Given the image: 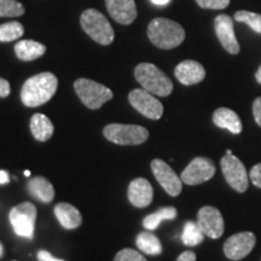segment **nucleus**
I'll use <instances>...</instances> for the list:
<instances>
[{"mask_svg":"<svg viewBox=\"0 0 261 261\" xmlns=\"http://www.w3.org/2000/svg\"><path fill=\"white\" fill-rule=\"evenodd\" d=\"M55 215L60 224L67 230H73V228L79 227L83 223L80 212L77 208L69 203H58L55 207Z\"/></svg>","mask_w":261,"mask_h":261,"instance_id":"6ab92c4d","label":"nucleus"},{"mask_svg":"<svg viewBox=\"0 0 261 261\" xmlns=\"http://www.w3.org/2000/svg\"><path fill=\"white\" fill-rule=\"evenodd\" d=\"M215 174L214 163L207 158H196L181 173L180 179L188 185H197L210 180Z\"/></svg>","mask_w":261,"mask_h":261,"instance_id":"9d476101","label":"nucleus"},{"mask_svg":"<svg viewBox=\"0 0 261 261\" xmlns=\"http://www.w3.org/2000/svg\"><path fill=\"white\" fill-rule=\"evenodd\" d=\"M152 3H154L155 5H159V6H163V5H167L171 0H151Z\"/></svg>","mask_w":261,"mask_h":261,"instance_id":"e433bc0d","label":"nucleus"},{"mask_svg":"<svg viewBox=\"0 0 261 261\" xmlns=\"http://www.w3.org/2000/svg\"><path fill=\"white\" fill-rule=\"evenodd\" d=\"M109 15L117 23L130 24L137 17V6L135 0H106Z\"/></svg>","mask_w":261,"mask_h":261,"instance_id":"2eb2a0df","label":"nucleus"},{"mask_svg":"<svg viewBox=\"0 0 261 261\" xmlns=\"http://www.w3.org/2000/svg\"><path fill=\"white\" fill-rule=\"evenodd\" d=\"M11 92V87L8 80L0 77V98H6Z\"/></svg>","mask_w":261,"mask_h":261,"instance_id":"473e14b6","label":"nucleus"},{"mask_svg":"<svg viewBox=\"0 0 261 261\" xmlns=\"http://www.w3.org/2000/svg\"><path fill=\"white\" fill-rule=\"evenodd\" d=\"M9 220L17 236L32 240L37 221V208L31 202L19 203L10 211Z\"/></svg>","mask_w":261,"mask_h":261,"instance_id":"0eeeda50","label":"nucleus"},{"mask_svg":"<svg viewBox=\"0 0 261 261\" xmlns=\"http://www.w3.org/2000/svg\"><path fill=\"white\" fill-rule=\"evenodd\" d=\"M214 28L215 34L225 50L231 55H237L240 52V44H238L236 34H234L233 21L230 16H217L214 19Z\"/></svg>","mask_w":261,"mask_h":261,"instance_id":"4468645a","label":"nucleus"},{"mask_svg":"<svg viewBox=\"0 0 261 261\" xmlns=\"http://www.w3.org/2000/svg\"><path fill=\"white\" fill-rule=\"evenodd\" d=\"M256 243L255 234L240 232L231 236L224 244V253L230 260L237 261L246 257L253 250Z\"/></svg>","mask_w":261,"mask_h":261,"instance_id":"f8f14e48","label":"nucleus"},{"mask_svg":"<svg viewBox=\"0 0 261 261\" xmlns=\"http://www.w3.org/2000/svg\"><path fill=\"white\" fill-rule=\"evenodd\" d=\"M136 244L142 253L149 255H159L162 253V244L151 232H140L137 236Z\"/></svg>","mask_w":261,"mask_h":261,"instance_id":"5701e85b","label":"nucleus"},{"mask_svg":"<svg viewBox=\"0 0 261 261\" xmlns=\"http://www.w3.org/2000/svg\"><path fill=\"white\" fill-rule=\"evenodd\" d=\"M24 175H27V177H29V175H31V172L25 171V172H24Z\"/></svg>","mask_w":261,"mask_h":261,"instance_id":"ea45409f","label":"nucleus"},{"mask_svg":"<svg viewBox=\"0 0 261 261\" xmlns=\"http://www.w3.org/2000/svg\"><path fill=\"white\" fill-rule=\"evenodd\" d=\"M255 77H256L257 83H259V84L261 85V65H260V68H259V69H257V71H256Z\"/></svg>","mask_w":261,"mask_h":261,"instance_id":"4c0bfd02","label":"nucleus"},{"mask_svg":"<svg viewBox=\"0 0 261 261\" xmlns=\"http://www.w3.org/2000/svg\"><path fill=\"white\" fill-rule=\"evenodd\" d=\"M114 261H148L142 254L137 252L135 249H130V248H126V249L120 250L116 254Z\"/></svg>","mask_w":261,"mask_h":261,"instance_id":"c85d7f7f","label":"nucleus"},{"mask_svg":"<svg viewBox=\"0 0 261 261\" xmlns=\"http://www.w3.org/2000/svg\"><path fill=\"white\" fill-rule=\"evenodd\" d=\"M38 259L39 261H64L57 259V257H54L50 253L46 252V250H40V252L38 253Z\"/></svg>","mask_w":261,"mask_h":261,"instance_id":"72a5a7b5","label":"nucleus"},{"mask_svg":"<svg viewBox=\"0 0 261 261\" xmlns=\"http://www.w3.org/2000/svg\"><path fill=\"white\" fill-rule=\"evenodd\" d=\"M24 28L22 23L17 21L8 22V23L0 24V42H10L17 40L23 35Z\"/></svg>","mask_w":261,"mask_h":261,"instance_id":"a878e982","label":"nucleus"},{"mask_svg":"<svg viewBox=\"0 0 261 261\" xmlns=\"http://www.w3.org/2000/svg\"><path fill=\"white\" fill-rule=\"evenodd\" d=\"M221 171L226 179L227 184L233 190L238 192H244L248 189V173L242 162L238 160L233 154L225 155L221 159Z\"/></svg>","mask_w":261,"mask_h":261,"instance_id":"6e6552de","label":"nucleus"},{"mask_svg":"<svg viewBox=\"0 0 261 261\" xmlns=\"http://www.w3.org/2000/svg\"><path fill=\"white\" fill-rule=\"evenodd\" d=\"M213 122L220 128L230 130L233 135H240L243 129L240 116L228 108H218L213 114Z\"/></svg>","mask_w":261,"mask_h":261,"instance_id":"a211bd4d","label":"nucleus"},{"mask_svg":"<svg viewBox=\"0 0 261 261\" xmlns=\"http://www.w3.org/2000/svg\"><path fill=\"white\" fill-rule=\"evenodd\" d=\"M177 261H196V254L194 252L188 250V252H184L182 254H180Z\"/></svg>","mask_w":261,"mask_h":261,"instance_id":"f704fd0d","label":"nucleus"},{"mask_svg":"<svg viewBox=\"0 0 261 261\" xmlns=\"http://www.w3.org/2000/svg\"><path fill=\"white\" fill-rule=\"evenodd\" d=\"M234 19L238 22L247 23L254 32L261 33V15L246 11V10H241V11H237L234 14Z\"/></svg>","mask_w":261,"mask_h":261,"instance_id":"cd10ccee","label":"nucleus"},{"mask_svg":"<svg viewBox=\"0 0 261 261\" xmlns=\"http://www.w3.org/2000/svg\"><path fill=\"white\" fill-rule=\"evenodd\" d=\"M80 24L84 32L98 44L110 45L115 38V33L102 12L94 9H87L81 14Z\"/></svg>","mask_w":261,"mask_h":261,"instance_id":"20e7f679","label":"nucleus"},{"mask_svg":"<svg viewBox=\"0 0 261 261\" xmlns=\"http://www.w3.org/2000/svg\"><path fill=\"white\" fill-rule=\"evenodd\" d=\"M197 223L203 231L204 236L217 240L224 233V219L220 211L212 205H205L198 211Z\"/></svg>","mask_w":261,"mask_h":261,"instance_id":"9b49d317","label":"nucleus"},{"mask_svg":"<svg viewBox=\"0 0 261 261\" xmlns=\"http://www.w3.org/2000/svg\"><path fill=\"white\" fill-rule=\"evenodd\" d=\"M154 190L151 184L144 178H137L128 187V200L135 207L145 208L152 202Z\"/></svg>","mask_w":261,"mask_h":261,"instance_id":"f3484780","label":"nucleus"},{"mask_svg":"<svg viewBox=\"0 0 261 261\" xmlns=\"http://www.w3.org/2000/svg\"><path fill=\"white\" fill-rule=\"evenodd\" d=\"M103 133L109 142L119 145H139L149 138L148 129L137 125L110 123L104 127Z\"/></svg>","mask_w":261,"mask_h":261,"instance_id":"423d86ee","label":"nucleus"},{"mask_svg":"<svg viewBox=\"0 0 261 261\" xmlns=\"http://www.w3.org/2000/svg\"><path fill=\"white\" fill-rule=\"evenodd\" d=\"M196 3L202 9L223 10L227 8L230 4V0H196Z\"/></svg>","mask_w":261,"mask_h":261,"instance_id":"c756f323","label":"nucleus"},{"mask_svg":"<svg viewBox=\"0 0 261 261\" xmlns=\"http://www.w3.org/2000/svg\"><path fill=\"white\" fill-rule=\"evenodd\" d=\"M46 52V46L34 40H21L15 45V54L21 61H34Z\"/></svg>","mask_w":261,"mask_h":261,"instance_id":"412c9836","label":"nucleus"},{"mask_svg":"<svg viewBox=\"0 0 261 261\" xmlns=\"http://www.w3.org/2000/svg\"><path fill=\"white\" fill-rule=\"evenodd\" d=\"M151 171L154 173L155 178L158 179L160 185L165 189V191L168 195L178 196L181 192L182 184L181 179L175 174V172L169 167L165 161L156 159L151 162Z\"/></svg>","mask_w":261,"mask_h":261,"instance_id":"ddd939ff","label":"nucleus"},{"mask_svg":"<svg viewBox=\"0 0 261 261\" xmlns=\"http://www.w3.org/2000/svg\"><path fill=\"white\" fill-rule=\"evenodd\" d=\"M175 77L185 86H191V85H196L201 83L205 77V70L203 65L198 62L187 60L182 61L175 67L174 70Z\"/></svg>","mask_w":261,"mask_h":261,"instance_id":"dca6fc26","label":"nucleus"},{"mask_svg":"<svg viewBox=\"0 0 261 261\" xmlns=\"http://www.w3.org/2000/svg\"><path fill=\"white\" fill-rule=\"evenodd\" d=\"M253 114L254 119L257 125L261 127V97H257L253 103Z\"/></svg>","mask_w":261,"mask_h":261,"instance_id":"2f4dec72","label":"nucleus"},{"mask_svg":"<svg viewBox=\"0 0 261 261\" xmlns=\"http://www.w3.org/2000/svg\"><path fill=\"white\" fill-rule=\"evenodd\" d=\"M136 80L143 89L160 97H167L173 91L171 79L151 63H140L135 69Z\"/></svg>","mask_w":261,"mask_h":261,"instance_id":"7ed1b4c3","label":"nucleus"},{"mask_svg":"<svg viewBox=\"0 0 261 261\" xmlns=\"http://www.w3.org/2000/svg\"><path fill=\"white\" fill-rule=\"evenodd\" d=\"M32 135L39 142H46L55 132V127L50 119L44 114H34L31 119Z\"/></svg>","mask_w":261,"mask_h":261,"instance_id":"4be33fe9","label":"nucleus"},{"mask_svg":"<svg viewBox=\"0 0 261 261\" xmlns=\"http://www.w3.org/2000/svg\"><path fill=\"white\" fill-rule=\"evenodd\" d=\"M74 90L85 106L89 109H99L104 103L113 98V91L97 81L85 79H77L74 83Z\"/></svg>","mask_w":261,"mask_h":261,"instance_id":"39448f33","label":"nucleus"},{"mask_svg":"<svg viewBox=\"0 0 261 261\" xmlns=\"http://www.w3.org/2000/svg\"><path fill=\"white\" fill-rule=\"evenodd\" d=\"M128 100L137 112L151 120H159L163 115V106L159 99H156L154 94L142 89L130 91Z\"/></svg>","mask_w":261,"mask_h":261,"instance_id":"1a4fd4ad","label":"nucleus"},{"mask_svg":"<svg viewBox=\"0 0 261 261\" xmlns=\"http://www.w3.org/2000/svg\"><path fill=\"white\" fill-rule=\"evenodd\" d=\"M250 180L255 187L261 189V163H257V165L254 166L250 171Z\"/></svg>","mask_w":261,"mask_h":261,"instance_id":"7c9ffc66","label":"nucleus"},{"mask_svg":"<svg viewBox=\"0 0 261 261\" xmlns=\"http://www.w3.org/2000/svg\"><path fill=\"white\" fill-rule=\"evenodd\" d=\"M204 233L200 227L198 223L195 221H188L185 224L184 230L181 233V241L185 246L188 247H195L203 242Z\"/></svg>","mask_w":261,"mask_h":261,"instance_id":"393cba45","label":"nucleus"},{"mask_svg":"<svg viewBox=\"0 0 261 261\" xmlns=\"http://www.w3.org/2000/svg\"><path fill=\"white\" fill-rule=\"evenodd\" d=\"M58 87L56 75L45 71L25 80L21 90L22 103L28 108L40 107L55 96Z\"/></svg>","mask_w":261,"mask_h":261,"instance_id":"f257e3e1","label":"nucleus"},{"mask_svg":"<svg viewBox=\"0 0 261 261\" xmlns=\"http://www.w3.org/2000/svg\"><path fill=\"white\" fill-rule=\"evenodd\" d=\"M148 37L155 46L162 50H171L184 41L185 31L172 19L158 17L149 23Z\"/></svg>","mask_w":261,"mask_h":261,"instance_id":"f03ea898","label":"nucleus"},{"mask_svg":"<svg viewBox=\"0 0 261 261\" xmlns=\"http://www.w3.org/2000/svg\"><path fill=\"white\" fill-rule=\"evenodd\" d=\"M27 190L33 197L44 203H50L55 197V189L52 184L44 177H35L27 184Z\"/></svg>","mask_w":261,"mask_h":261,"instance_id":"aec40b11","label":"nucleus"},{"mask_svg":"<svg viewBox=\"0 0 261 261\" xmlns=\"http://www.w3.org/2000/svg\"><path fill=\"white\" fill-rule=\"evenodd\" d=\"M10 181L9 173L5 171H0V184H8Z\"/></svg>","mask_w":261,"mask_h":261,"instance_id":"c9c22d12","label":"nucleus"},{"mask_svg":"<svg viewBox=\"0 0 261 261\" xmlns=\"http://www.w3.org/2000/svg\"><path fill=\"white\" fill-rule=\"evenodd\" d=\"M24 14V6L17 0H0V17H18Z\"/></svg>","mask_w":261,"mask_h":261,"instance_id":"bb28decb","label":"nucleus"},{"mask_svg":"<svg viewBox=\"0 0 261 261\" xmlns=\"http://www.w3.org/2000/svg\"><path fill=\"white\" fill-rule=\"evenodd\" d=\"M175 217H177V210L174 207H165L145 217L143 220V225L146 230L152 231L158 228L163 220L175 219Z\"/></svg>","mask_w":261,"mask_h":261,"instance_id":"b1692460","label":"nucleus"},{"mask_svg":"<svg viewBox=\"0 0 261 261\" xmlns=\"http://www.w3.org/2000/svg\"><path fill=\"white\" fill-rule=\"evenodd\" d=\"M3 254H4V248H3V244L0 243V257L3 256Z\"/></svg>","mask_w":261,"mask_h":261,"instance_id":"58836bf2","label":"nucleus"}]
</instances>
